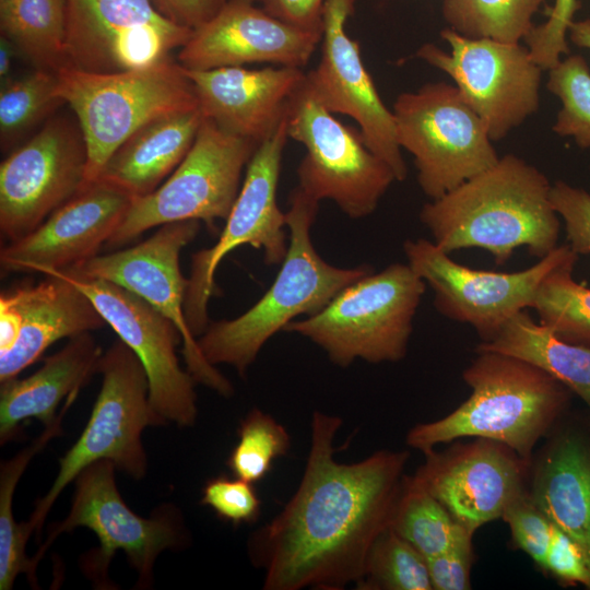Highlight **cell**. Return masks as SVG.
Listing matches in <instances>:
<instances>
[{"instance_id":"1","label":"cell","mask_w":590,"mask_h":590,"mask_svg":"<svg viewBox=\"0 0 590 590\" xmlns=\"http://www.w3.org/2000/svg\"><path fill=\"white\" fill-rule=\"evenodd\" d=\"M341 417L311 418L310 448L299 486L282 511L248 542L264 590H340L358 582L368 552L389 527L406 450H380L354 463L334 459Z\"/></svg>"},{"instance_id":"2","label":"cell","mask_w":590,"mask_h":590,"mask_svg":"<svg viewBox=\"0 0 590 590\" xmlns=\"http://www.w3.org/2000/svg\"><path fill=\"white\" fill-rule=\"evenodd\" d=\"M551 188L538 167L506 154L492 167L426 202L420 221L449 255L481 248L503 266L524 246L541 259L558 246L560 221Z\"/></svg>"},{"instance_id":"3","label":"cell","mask_w":590,"mask_h":590,"mask_svg":"<svg viewBox=\"0 0 590 590\" xmlns=\"http://www.w3.org/2000/svg\"><path fill=\"white\" fill-rule=\"evenodd\" d=\"M462 371L469 398L446 416L412 427L408 446L423 453L460 438H486L531 462L539 441L567 416L570 390L539 366L494 351Z\"/></svg>"},{"instance_id":"4","label":"cell","mask_w":590,"mask_h":590,"mask_svg":"<svg viewBox=\"0 0 590 590\" xmlns=\"http://www.w3.org/2000/svg\"><path fill=\"white\" fill-rule=\"evenodd\" d=\"M318 204L299 188L292 191L286 211L288 247L281 269L247 311L231 320L210 322L198 337L210 364H227L244 376L275 333L299 316L317 314L344 287L373 272L368 266L334 267L317 252L310 231Z\"/></svg>"},{"instance_id":"5","label":"cell","mask_w":590,"mask_h":590,"mask_svg":"<svg viewBox=\"0 0 590 590\" xmlns=\"http://www.w3.org/2000/svg\"><path fill=\"white\" fill-rule=\"evenodd\" d=\"M426 286L408 263H392L351 283L317 314L292 321L284 331L307 338L341 367L356 359L399 362Z\"/></svg>"},{"instance_id":"6","label":"cell","mask_w":590,"mask_h":590,"mask_svg":"<svg viewBox=\"0 0 590 590\" xmlns=\"http://www.w3.org/2000/svg\"><path fill=\"white\" fill-rule=\"evenodd\" d=\"M56 74L58 96L74 111L86 144L84 185L97 180L113 153L148 122L200 108L186 70L172 60L117 73L62 68Z\"/></svg>"},{"instance_id":"7","label":"cell","mask_w":590,"mask_h":590,"mask_svg":"<svg viewBox=\"0 0 590 590\" xmlns=\"http://www.w3.org/2000/svg\"><path fill=\"white\" fill-rule=\"evenodd\" d=\"M98 373L103 377L102 387L86 426L59 459L51 487L24 522L27 534L35 533L37 540L54 503L87 465L108 460L134 480L146 474L142 432L146 426H158L150 404L146 371L134 352L118 339L103 353Z\"/></svg>"},{"instance_id":"8","label":"cell","mask_w":590,"mask_h":590,"mask_svg":"<svg viewBox=\"0 0 590 590\" xmlns=\"http://www.w3.org/2000/svg\"><path fill=\"white\" fill-rule=\"evenodd\" d=\"M116 467L101 460L87 465L74 480V494L68 517L51 526L46 541L32 560L37 567L46 551L62 533L78 527L92 530L99 548L84 555L83 568L91 578L106 586L108 567L118 551H122L138 573L137 587L153 585V569L165 550L178 548L186 540L179 511L172 505L154 510L150 518L133 512L123 502L115 481Z\"/></svg>"},{"instance_id":"9","label":"cell","mask_w":590,"mask_h":590,"mask_svg":"<svg viewBox=\"0 0 590 590\" xmlns=\"http://www.w3.org/2000/svg\"><path fill=\"white\" fill-rule=\"evenodd\" d=\"M392 113L398 144L413 156L417 182L429 200L500 157L485 123L453 84L429 82L401 93Z\"/></svg>"},{"instance_id":"10","label":"cell","mask_w":590,"mask_h":590,"mask_svg":"<svg viewBox=\"0 0 590 590\" xmlns=\"http://www.w3.org/2000/svg\"><path fill=\"white\" fill-rule=\"evenodd\" d=\"M258 145L203 117L181 163L156 190L133 200L105 246L120 247L167 223L197 220L213 227L216 221L226 220Z\"/></svg>"},{"instance_id":"11","label":"cell","mask_w":590,"mask_h":590,"mask_svg":"<svg viewBox=\"0 0 590 590\" xmlns=\"http://www.w3.org/2000/svg\"><path fill=\"white\" fill-rule=\"evenodd\" d=\"M287 134L306 150L297 167V188L317 202L332 201L351 219L370 215L397 181L392 169L366 145L359 129L328 111L306 79L292 99Z\"/></svg>"},{"instance_id":"12","label":"cell","mask_w":590,"mask_h":590,"mask_svg":"<svg viewBox=\"0 0 590 590\" xmlns=\"http://www.w3.org/2000/svg\"><path fill=\"white\" fill-rule=\"evenodd\" d=\"M287 117L257 148L245 170L238 196L217 241L194 252L184 310L190 332L197 338L208 328V306L215 294V273L221 261L240 246L263 253L267 264L282 263L287 252L286 212L278 204V184L286 145Z\"/></svg>"},{"instance_id":"13","label":"cell","mask_w":590,"mask_h":590,"mask_svg":"<svg viewBox=\"0 0 590 590\" xmlns=\"http://www.w3.org/2000/svg\"><path fill=\"white\" fill-rule=\"evenodd\" d=\"M450 51L427 43L416 57L448 74L486 126L492 141L506 138L540 106L542 68L527 46L470 38L446 27Z\"/></svg>"},{"instance_id":"14","label":"cell","mask_w":590,"mask_h":590,"mask_svg":"<svg viewBox=\"0 0 590 590\" xmlns=\"http://www.w3.org/2000/svg\"><path fill=\"white\" fill-rule=\"evenodd\" d=\"M408 264L434 293V307L446 318L471 326L488 342L516 315L531 308L542 280L573 250L558 245L533 266L517 272L474 269L456 262L433 240L408 239Z\"/></svg>"},{"instance_id":"15","label":"cell","mask_w":590,"mask_h":590,"mask_svg":"<svg viewBox=\"0 0 590 590\" xmlns=\"http://www.w3.org/2000/svg\"><path fill=\"white\" fill-rule=\"evenodd\" d=\"M66 67L91 73L145 69L170 60L192 30L153 0H66Z\"/></svg>"},{"instance_id":"16","label":"cell","mask_w":590,"mask_h":590,"mask_svg":"<svg viewBox=\"0 0 590 590\" xmlns=\"http://www.w3.org/2000/svg\"><path fill=\"white\" fill-rule=\"evenodd\" d=\"M199 231L200 221L197 220L167 223L140 244L97 255L63 271L113 282L151 304L180 331L182 355L194 381L229 397L234 392L232 384L203 356L184 310L188 279L181 273L179 256Z\"/></svg>"},{"instance_id":"17","label":"cell","mask_w":590,"mask_h":590,"mask_svg":"<svg viewBox=\"0 0 590 590\" xmlns=\"http://www.w3.org/2000/svg\"><path fill=\"white\" fill-rule=\"evenodd\" d=\"M62 276L93 302L114 331L139 357L149 379L150 404L158 425L193 426L197 421V384L178 362L182 337L176 324L139 295L101 279H87L63 270Z\"/></svg>"},{"instance_id":"18","label":"cell","mask_w":590,"mask_h":590,"mask_svg":"<svg viewBox=\"0 0 590 590\" xmlns=\"http://www.w3.org/2000/svg\"><path fill=\"white\" fill-rule=\"evenodd\" d=\"M86 144L79 123L50 119L0 165V231L24 237L76 194L85 182Z\"/></svg>"},{"instance_id":"19","label":"cell","mask_w":590,"mask_h":590,"mask_svg":"<svg viewBox=\"0 0 590 590\" xmlns=\"http://www.w3.org/2000/svg\"><path fill=\"white\" fill-rule=\"evenodd\" d=\"M355 0H326L322 12L321 57L306 73V83L331 114L356 121L366 145L393 172L397 181L408 168L398 144L392 109L380 98L358 43L346 33Z\"/></svg>"},{"instance_id":"20","label":"cell","mask_w":590,"mask_h":590,"mask_svg":"<svg viewBox=\"0 0 590 590\" xmlns=\"http://www.w3.org/2000/svg\"><path fill=\"white\" fill-rule=\"evenodd\" d=\"M424 456L413 477L472 533L502 519L528 488L531 462L495 440L472 438Z\"/></svg>"},{"instance_id":"21","label":"cell","mask_w":590,"mask_h":590,"mask_svg":"<svg viewBox=\"0 0 590 590\" xmlns=\"http://www.w3.org/2000/svg\"><path fill=\"white\" fill-rule=\"evenodd\" d=\"M322 31L284 22L255 0H227L208 22L192 31L179 49L187 70L244 67L250 63L303 69L321 43Z\"/></svg>"},{"instance_id":"22","label":"cell","mask_w":590,"mask_h":590,"mask_svg":"<svg viewBox=\"0 0 590 590\" xmlns=\"http://www.w3.org/2000/svg\"><path fill=\"white\" fill-rule=\"evenodd\" d=\"M134 198L103 180L84 185L34 231L0 252L3 272L64 270L98 255Z\"/></svg>"},{"instance_id":"23","label":"cell","mask_w":590,"mask_h":590,"mask_svg":"<svg viewBox=\"0 0 590 590\" xmlns=\"http://www.w3.org/2000/svg\"><path fill=\"white\" fill-rule=\"evenodd\" d=\"M0 295V382L37 362L55 342L106 324L93 302L67 279L46 274Z\"/></svg>"},{"instance_id":"24","label":"cell","mask_w":590,"mask_h":590,"mask_svg":"<svg viewBox=\"0 0 590 590\" xmlns=\"http://www.w3.org/2000/svg\"><path fill=\"white\" fill-rule=\"evenodd\" d=\"M185 70L203 117L258 144L286 119L292 99L306 79L303 69L282 66Z\"/></svg>"},{"instance_id":"25","label":"cell","mask_w":590,"mask_h":590,"mask_svg":"<svg viewBox=\"0 0 590 590\" xmlns=\"http://www.w3.org/2000/svg\"><path fill=\"white\" fill-rule=\"evenodd\" d=\"M546 438L531 461L530 497L590 558V422L566 416Z\"/></svg>"},{"instance_id":"26","label":"cell","mask_w":590,"mask_h":590,"mask_svg":"<svg viewBox=\"0 0 590 590\" xmlns=\"http://www.w3.org/2000/svg\"><path fill=\"white\" fill-rule=\"evenodd\" d=\"M102 349L91 332L69 339L57 353L46 357L31 376L1 381L0 444L15 438L22 422L36 418L45 427L52 425L63 399L79 394L90 378L98 373Z\"/></svg>"},{"instance_id":"27","label":"cell","mask_w":590,"mask_h":590,"mask_svg":"<svg viewBox=\"0 0 590 590\" xmlns=\"http://www.w3.org/2000/svg\"><path fill=\"white\" fill-rule=\"evenodd\" d=\"M202 120L203 114L197 108L148 122L113 153L97 179L134 199L150 194L185 158Z\"/></svg>"},{"instance_id":"28","label":"cell","mask_w":590,"mask_h":590,"mask_svg":"<svg viewBox=\"0 0 590 590\" xmlns=\"http://www.w3.org/2000/svg\"><path fill=\"white\" fill-rule=\"evenodd\" d=\"M494 351L528 361L566 386L588 409L590 422V346L564 341L526 311L511 318L474 351Z\"/></svg>"},{"instance_id":"29","label":"cell","mask_w":590,"mask_h":590,"mask_svg":"<svg viewBox=\"0 0 590 590\" xmlns=\"http://www.w3.org/2000/svg\"><path fill=\"white\" fill-rule=\"evenodd\" d=\"M66 0L0 1L1 35L37 69L66 67Z\"/></svg>"},{"instance_id":"30","label":"cell","mask_w":590,"mask_h":590,"mask_svg":"<svg viewBox=\"0 0 590 590\" xmlns=\"http://www.w3.org/2000/svg\"><path fill=\"white\" fill-rule=\"evenodd\" d=\"M71 396L66 400L57 421L45 427L43 433L26 448L22 449L0 467V590H10L20 574H25L31 586H37L36 566L32 557L25 554V546L31 538L24 523H17L13 517V495L15 487L31 460L40 452L50 439L61 432V421L75 401Z\"/></svg>"},{"instance_id":"31","label":"cell","mask_w":590,"mask_h":590,"mask_svg":"<svg viewBox=\"0 0 590 590\" xmlns=\"http://www.w3.org/2000/svg\"><path fill=\"white\" fill-rule=\"evenodd\" d=\"M578 257L573 251L542 280L531 308L557 338L590 346V287L573 278Z\"/></svg>"},{"instance_id":"32","label":"cell","mask_w":590,"mask_h":590,"mask_svg":"<svg viewBox=\"0 0 590 590\" xmlns=\"http://www.w3.org/2000/svg\"><path fill=\"white\" fill-rule=\"evenodd\" d=\"M389 528L427 558L445 552L463 527L413 475H405Z\"/></svg>"},{"instance_id":"33","label":"cell","mask_w":590,"mask_h":590,"mask_svg":"<svg viewBox=\"0 0 590 590\" xmlns=\"http://www.w3.org/2000/svg\"><path fill=\"white\" fill-rule=\"evenodd\" d=\"M545 0H444L449 27L470 38L520 43L532 30Z\"/></svg>"},{"instance_id":"34","label":"cell","mask_w":590,"mask_h":590,"mask_svg":"<svg viewBox=\"0 0 590 590\" xmlns=\"http://www.w3.org/2000/svg\"><path fill=\"white\" fill-rule=\"evenodd\" d=\"M363 590H432L426 557L389 527L373 543L361 580Z\"/></svg>"},{"instance_id":"35","label":"cell","mask_w":590,"mask_h":590,"mask_svg":"<svg viewBox=\"0 0 590 590\" xmlns=\"http://www.w3.org/2000/svg\"><path fill=\"white\" fill-rule=\"evenodd\" d=\"M62 99L57 93L56 72L36 69L11 80L0 90V138L8 148L20 135L48 116Z\"/></svg>"},{"instance_id":"36","label":"cell","mask_w":590,"mask_h":590,"mask_svg":"<svg viewBox=\"0 0 590 590\" xmlns=\"http://www.w3.org/2000/svg\"><path fill=\"white\" fill-rule=\"evenodd\" d=\"M290 447L286 428L270 414L252 409L240 421L238 441L226 465L236 477L253 484L270 472L273 462L285 456Z\"/></svg>"},{"instance_id":"37","label":"cell","mask_w":590,"mask_h":590,"mask_svg":"<svg viewBox=\"0 0 590 590\" xmlns=\"http://www.w3.org/2000/svg\"><path fill=\"white\" fill-rule=\"evenodd\" d=\"M548 71L546 88L562 107L552 130L571 138L581 149L590 148V68L580 55H567Z\"/></svg>"},{"instance_id":"38","label":"cell","mask_w":590,"mask_h":590,"mask_svg":"<svg viewBox=\"0 0 590 590\" xmlns=\"http://www.w3.org/2000/svg\"><path fill=\"white\" fill-rule=\"evenodd\" d=\"M502 519L510 529L514 546L524 552L542 570L553 524L533 503L528 488L509 504Z\"/></svg>"},{"instance_id":"39","label":"cell","mask_w":590,"mask_h":590,"mask_svg":"<svg viewBox=\"0 0 590 590\" xmlns=\"http://www.w3.org/2000/svg\"><path fill=\"white\" fill-rule=\"evenodd\" d=\"M201 504L235 526L256 522L261 510V500L252 483L224 475L204 484Z\"/></svg>"},{"instance_id":"40","label":"cell","mask_w":590,"mask_h":590,"mask_svg":"<svg viewBox=\"0 0 590 590\" xmlns=\"http://www.w3.org/2000/svg\"><path fill=\"white\" fill-rule=\"evenodd\" d=\"M577 7L578 0H554L547 20L534 25L524 38L532 59L543 71L569 55L567 35Z\"/></svg>"},{"instance_id":"41","label":"cell","mask_w":590,"mask_h":590,"mask_svg":"<svg viewBox=\"0 0 590 590\" xmlns=\"http://www.w3.org/2000/svg\"><path fill=\"white\" fill-rule=\"evenodd\" d=\"M551 201L562 219L570 249L590 253V193L564 180L552 184Z\"/></svg>"},{"instance_id":"42","label":"cell","mask_w":590,"mask_h":590,"mask_svg":"<svg viewBox=\"0 0 590 590\" xmlns=\"http://www.w3.org/2000/svg\"><path fill=\"white\" fill-rule=\"evenodd\" d=\"M473 535L462 528L452 544L442 553L427 557V568L434 590H469L474 562Z\"/></svg>"},{"instance_id":"43","label":"cell","mask_w":590,"mask_h":590,"mask_svg":"<svg viewBox=\"0 0 590 590\" xmlns=\"http://www.w3.org/2000/svg\"><path fill=\"white\" fill-rule=\"evenodd\" d=\"M542 571L563 586H583L590 590L588 554L578 542L555 526Z\"/></svg>"},{"instance_id":"44","label":"cell","mask_w":590,"mask_h":590,"mask_svg":"<svg viewBox=\"0 0 590 590\" xmlns=\"http://www.w3.org/2000/svg\"><path fill=\"white\" fill-rule=\"evenodd\" d=\"M262 8L273 16L310 31H322L326 0H260Z\"/></svg>"},{"instance_id":"45","label":"cell","mask_w":590,"mask_h":590,"mask_svg":"<svg viewBox=\"0 0 590 590\" xmlns=\"http://www.w3.org/2000/svg\"><path fill=\"white\" fill-rule=\"evenodd\" d=\"M227 0H153L158 10L175 23L196 30L212 19Z\"/></svg>"},{"instance_id":"46","label":"cell","mask_w":590,"mask_h":590,"mask_svg":"<svg viewBox=\"0 0 590 590\" xmlns=\"http://www.w3.org/2000/svg\"><path fill=\"white\" fill-rule=\"evenodd\" d=\"M19 52L13 43L1 35L0 37V85L3 86L12 80L11 70L15 54Z\"/></svg>"},{"instance_id":"47","label":"cell","mask_w":590,"mask_h":590,"mask_svg":"<svg viewBox=\"0 0 590 590\" xmlns=\"http://www.w3.org/2000/svg\"><path fill=\"white\" fill-rule=\"evenodd\" d=\"M568 35L576 46L590 49V19L574 21Z\"/></svg>"},{"instance_id":"48","label":"cell","mask_w":590,"mask_h":590,"mask_svg":"<svg viewBox=\"0 0 590 590\" xmlns=\"http://www.w3.org/2000/svg\"><path fill=\"white\" fill-rule=\"evenodd\" d=\"M0 1H2V0H0Z\"/></svg>"}]
</instances>
